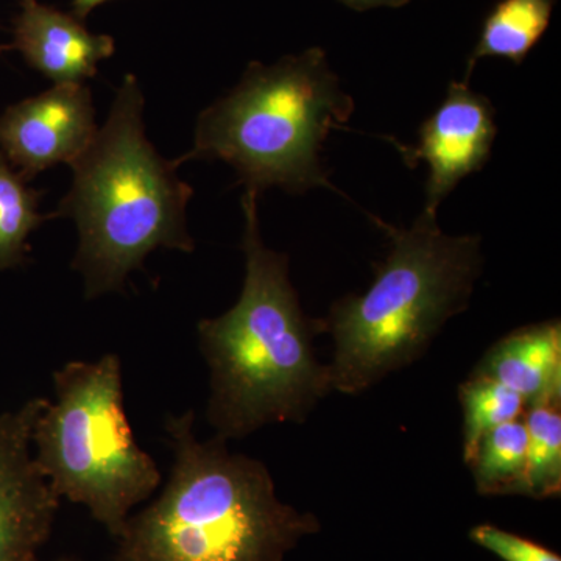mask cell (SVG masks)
Here are the masks:
<instances>
[{"label":"cell","mask_w":561,"mask_h":561,"mask_svg":"<svg viewBox=\"0 0 561 561\" xmlns=\"http://www.w3.org/2000/svg\"><path fill=\"white\" fill-rule=\"evenodd\" d=\"M257 197L242 198L245 279L238 302L198 323L210 373L206 419L225 440H241L271 424H302L332 391L330 365L320 364L313 337L321 320L302 312L287 254L261 238Z\"/></svg>","instance_id":"cell-1"},{"label":"cell","mask_w":561,"mask_h":561,"mask_svg":"<svg viewBox=\"0 0 561 561\" xmlns=\"http://www.w3.org/2000/svg\"><path fill=\"white\" fill-rule=\"evenodd\" d=\"M173 465L160 496L131 515L114 561H284L320 523L276 496L261 460L201 442L195 412L164 424Z\"/></svg>","instance_id":"cell-2"},{"label":"cell","mask_w":561,"mask_h":561,"mask_svg":"<svg viewBox=\"0 0 561 561\" xmlns=\"http://www.w3.org/2000/svg\"><path fill=\"white\" fill-rule=\"evenodd\" d=\"M142 114L138 80L125 76L105 125L70 164L72 187L54 214L76 220L72 267L83 275L88 300L124 290L151 251L195 250L186 220L194 190L151 146Z\"/></svg>","instance_id":"cell-3"},{"label":"cell","mask_w":561,"mask_h":561,"mask_svg":"<svg viewBox=\"0 0 561 561\" xmlns=\"http://www.w3.org/2000/svg\"><path fill=\"white\" fill-rule=\"evenodd\" d=\"M390 251L362 295L332 305V391L360 394L423 357L453 317L467 311L483 267L482 238L451 236L421 213L411 228L378 221Z\"/></svg>","instance_id":"cell-4"},{"label":"cell","mask_w":561,"mask_h":561,"mask_svg":"<svg viewBox=\"0 0 561 561\" xmlns=\"http://www.w3.org/2000/svg\"><path fill=\"white\" fill-rule=\"evenodd\" d=\"M354 113V101L332 72L327 54L312 47L275 65L251 61L228 95L198 116L186 161H224L247 191L268 187L302 194L332 186L320 151L334 128Z\"/></svg>","instance_id":"cell-5"},{"label":"cell","mask_w":561,"mask_h":561,"mask_svg":"<svg viewBox=\"0 0 561 561\" xmlns=\"http://www.w3.org/2000/svg\"><path fill=\"white\" fill-rule=\"evenodd\" d=\"M51 379L55 401L33 427V459L60 500L84 505L117 540L162 482L125 413L121 357L70 360Z\"/></svg>","instance_id":"cell-6"},{"label":"cell","mask_w":561,"mask_h":561,"mask_svg":"<svg viewBox=\"0 0 561 561\" xmlns=\"http://www.w3.org/2000/svg\"><path fill=\"white\" fill-rule=\"evenodd\" d=\"M47 398L0 413V561H35L60 508L33 459L32 434Z\"/></svg>","instance_id":"cell-7"},{"label":"cell","mask_w":561,"mask_h":561,"mask_svg":"<svg viewBox=\"0 0 561 561\" xmlns=\"http://www.w3.org/2000/svg\"><path fill=\"white\" fill-rule=\"evenodd\" d=\"M494 116L485 95L472 91L467 81H453L445 101L421 125L416 146L390 139L405 164L426 162L430 168L423 213L437 216L438 206L457 184L490 160L497 135Z\"/></svg>","instance_id":"cell-8"},{"label":"cell","mask_w":561,"mask_h":561,"mask_svg":"<svg viewBox=\"0 0 561 561\" xmlns=\"http://www.w3.org/2000/svg\"><path fill=\"white\" fill-rule=\"evenodd\" d=\"M98 131L88 84H55L0 116V151L25 180H32L54 165L72 164Z\"/></svg>","instance_id":"cell-9"},{"label":"cell","mask_w":561,"mask_h":561,"mask_svg":"<svg viewBox=\"0 0 561 561\" xmlns=\"http://www.w3.org/2000/svg\"><path fill=\"white\" fill-rule=\"evenodd\" d=\"M20 2L10 49L21 51L28 66L55 84L84 83L95 77L99 62L113 57V36L92 33L72 13L38 0Z\"/></svg>","instance_id":"cell-10"},{"label":"cell","mask_w":561,"mask_h":561,"mask_svg":"<svg viewBox=\"0 0 561 561\" xmlns=\"http://www.w3.org/2000/svg\"><path fill=\"white\" fill-rule=\"evenodd\" d=\"M471 375L515 391L526 408L535 402L561 401L560 320L508 332L483 354Z\"/></svg>","instance_id":"cell-11"},{"label":"cell","mask_w":561,"mask_h":561,"mask_svg":"<svg viewBox=\"0 0 561 561\" xmlns=\"http://www.w3.org/2000/svg\"><path fill=\"white\" fill-rule=\"evenodd\" d=\"M556 0H501L482 25L481 36L468 58L463 81L483 58H505L522 65L548 31Z\"/></svg>","instance_id":"cell-12"},{"label":"cell","mask_w":561,"mask_h":561,"mask_svg":"<svg viewBox=\"0 0 561 561\" xmlns=\"http://www.w3.org/2000/svg\"><path fill=\"white\" fill-rule=\"evenodd\" d=\"M467 467L482 496L527 497V431L523 419L486 432Z\"/></svg>","instance_id":"cell-13"},{"label":"cell","mask_w":561,"mask_h":561,"mask_svg":"<svg viewBox=\"0 0 561 561\" xmlns=\"http://www.w3.org/2000/svg\"><path fill=\"white\" fill-rule=\"evenodd\" d=\"M0 151V271L21 267L28 261V238L54 214L39 213L41 192L28 186Z\"/></svg>","instance_id":"cell-14"},{"label":"cell","mask_w":561,"mask_h":561,"mask_svg":"<svg viewBox=\"0 0 561 561\" xmlns=\"http://www.w3.org/2000/svg\"><path fill=\"white\" fill-rule=\"evenodd\" d=\"M527 497L549 500L561 491V401L527 405Z\"/></svg>","instance_id":"cell-15"},{"label":"cell","mask_w":561,"mask_h":561,"mask_svg":"<svg viewBox=\"0 0 561 561\" xmlns=\"http://www.w3.org/2000/svg\"><path fill=\"white\" fill-rule=\"evenodd\" d=\"M463 411V461L468 463L486 432L523 419L526 402L515 391L482 376L470 375L459 386Z\"/></svg>","instance_id":"cell-16"},{"label":"cell","mask_w":561,"mask_h":561,"mask_svg":"<svg viewBox=\"0 0 561 561\" xmlns=\"http://www.w3.org/2000/svg\"><path fill=\"white\" fill-rule=\"evenodd\" d=\"M470 540L502 561H561L559 553L527 540L522 535L502 530L493 524H479L470 530Z\"/></svg>","instance_id":"cell-17"},{"label":"cell","mask_w":561,"mask_h":561,"mask_svg":"<svg viewBox=\"0 0 561 561\" xmlns=\"http://www.w3.org/2000/svg\"><path fill=\"white\" fill-rule=\"evenodd\" d=\"M350 9L364 11L371 9H379V7H390V9H398V7L405 5L411 0H341Z\"/></svg>","instance_id":"cell-18"},{"label":"cell","mask_w":561,"mask_h":561,"mask_svg":"<svg viewBox=\"0 0 561 561\" xmlns=\"http://www.w3.org/2000/svg\"><path fill=\"white\" fill-rule=\"evenodd\" d=\"M106 2H110V0H70V5H72L73 16L79 18L80 21H84L90 16L92 11Z\"/></svg>","instance_id":"cell-19"},{"label":"cell","mask_w":561,"mask_h":561,"mask_svg":"<svg viewBox=\"0 0 561 561\" xmlns=\"http://www.w3.org/2000/svg\"><path fill=\"white\" fill-rule=\"evenodd\" d=\"M7 50H11L10 46H2V44H0V54H3V51H7Z\"/></svg>","instance_id":"cell-20"},{"label":"cell","mask_w":561,"mask_h":561,"mask_svg":"<svg viewBox=\"0 0 561 561\" xmlns=\"http://www.w3.org/2000/svg\"><path fill=\"white\" fill-rule=\"evenodd\" d=\"M35 561H38V560H35ZM57 561H80V560H76V559H60V560H57Z\"/></svg>","instance_id":"cell-21"}]
</instances>
